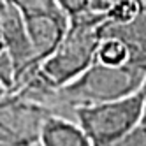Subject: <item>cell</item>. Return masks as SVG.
I'll list each match as a JSON object with an SVG mask.
<instances>
[{"label": "cell", "mask_w": 146, "mask_h": 146, "mask_svg": "<svg viewBox=\"0 0 146 146\" xmlns=\"http://www.w3.org/2000/svg\"><path fill=\"white\" fill-rule=\"evenodd\" d=\"M144 78L146 72L130 64L106 65L93 62L69 83L48 90L39 104L55 114L72 118L76 108L114 100L141 90Z\"/></svg>", "instance_id": "6da1fadb"}, {"label": "cell", "mask_w": 146, "mask_h": 146, "mask_svg": "<svg viewBox=\"0 0 146 146\" xmlns=\"http://www.w3.org/2000/svg\"><path fill=\"white\" fill-rule=\"evenodd\" d=\"M104 13L85 11L69 18V27L60 44L34 72V78L48 88H56L69 83L88 69L97 55V46L102 39Z\"/></svg>", "instance_id": "7a4b0ae2"}, {"label": "cell", "mask_w": 146, "mask_h": 146, "mask_svg": "<svg viewBox=\"0 0 146 146\" xmlns=\"http://www.w3.org/2000/svg\"><path fill=\"white\" fill-rule=\"evenodd\" d=\"M143 90L114 100L81 106L72 111V120L85 130L92 146H106L141 123Z\"/></svg>", "instance_id": "3957f363"}, {"label": "cell", "mask_w": 146, "mask_h": 146, "mask_svg": "<svg viewBox=\"0 0 146 146\" xmlns=\"http://www.w3.org/2000/svg\"><path fill=\"white\" fill-rule=\"evenodd\" d=\"M51 111L39 102L25 99L14 92L0 97V144L34 146Z\"/></svg>", "instance_id": "277c9868"}, {"label": "cell", "mask_w": 146, "mask_h": 146, "mask_svg": "<svg viewBox=\"0 0 146 146\" xmlns=\"http://www.w3.org/2000/svg\"><path fill=\"white\" fill-rule=\"evenodd\" d=\"M0 37L4 40V46L14 67V79H16L14 88H16L32 76L39 65L35 62L34 48L28 39V32L21 13L14 9L11 4H7L5 0L2 9H0Z\"/></svg>", "instance_id": "5b68a950"}, {"label": "cell", "mask_w": 146, "mask_h": 146, "mask_svg": "<svg viewBox=\"0 0 146 146\" xmlns=\"http://www.w3.org/2000/svg\"><path fill=\"white\" fill-rule=\"evenodd\" d=\"M23 19L28 32V39L34 48L35 62L37 65H40L60 44L69 27V16L64 11H56L48 14L23 16Z\"/></svg>", "instance_id": "8992f818"}, {"label": "cell", "mask_w": 146, "mask_h": 146, "mask_svg": "<svg viewBox=\"0 0 146 146\" xmlns=\"http://www.w3.org/2000/svg\"><path fill=\"white\" fill-rule=\"evenodd\" d=\"M102 37L111 35L120 39L127 46L129 60L127 64L135 65L146 72V14L139 13L132 19L123 23H102Z\"/></svg>", "instance_id": "52a82bcc"}, {"label": "cell", "mask_w": 146, "mask_h": 146, "mask_svg": "<svg viewBox=\"0 0 146 146\" xmlns=\"http://www.w3.org/2000/svg\"><path fill=\"white\" fill-rule=\"evenodd\" d=\"M39 146H92L88 135L79 125L60 114L51 113L39 132Z\"/></svg>", "instance_id": "ba28073f"}, {"label": "cell", "mask_w": 146, "mask_h": 146, "mask_svg": "<svg viewBox=\"0 0 146 146\" xmlns=\"http://www.w3.org/2000/svg\"><path fill=\"white\" fill-rule=\"evenodd\" d=\"M129 60V51L120 39L106 35L100 39V42L97 46V55H95V62L106 65H123Z\"/></svg>", "instance_id": "9c48e42d"}, {"label": "cell", "mask_w": 146, "mask_h": 146, "mask_svg": "<svg viewBox=\"0 0 146 146\" xmlns=\"http://www.w3.org/2000/svg\"><path fill=\"white\" fill-rule=\"evenodd\" d=\"M14 9H18L21 16H35V14H48L62 11L56 0H5Z\"/></svg>", "instance_id": "30bf717a"}, {"label": "cell", "mask_w": 146, "mask_h": 146, "mask_svg": "<svg viewBox=\"0 0 146 146\" xmlns=\"http://www.w3.org/2000/svg\"><path fill=\"white\" fill-rule=\"evenodd\" d=\"M106 146H146V125L139 123L130 132H127L120 139L113 141Z\"/></svg>", "instance_id": "8fae6325"}, {"label": "cell", "mask_w": 146, "mask_h": 146, "mask_svg": "<svg viewBox=\"0 0 146 146\" xmlns=\"http://www.w3.org/2000/svg\"><path fill=\"white\" fill-rule=\"evenodd\" d=\"M56 4H58V7L69 18L70 16H76V14H81V13H85V11H90L88 0H56Z\"/></svg>", "instance_id": "7c38bea8"}, {"label": "cell", "mask_w": 146, "mask_h": 146, "mask_svg": "<svg viewBox=\"0 0 146 146\" xmlns=\"http://www.w3.org/2000/svg\"><path fill=\"white\" fill-rule=\"evenodd\" d=\"M118 2L120 0H88L90 11H95V13H106Z\"/></svg>", "instance_id": "4fadbf2b"}, {"label": "cell", "mask_w": 146, "mask_h": 146, "mask_svg": "<svg viewBox=\"0 0 146 146\" xmlns=\"http://www.w3.org/2000/svg\"><path fill=\"white\" fill-rule=\"evenodd\" d=\"M143 116H141V123L146 125V78H144V83H143Z\"/></svg>", "instance_id": "5bb4252c"}, {"label": "cell", "mask_w": 146, "mask_h": 146, "mask_svg": "<svg viewBox=\"0 0 146 146\" xmlns=\"http://www.w3.org/2000/svg\"><path fill=\"white\" fill-rule=\"evenodd\" d=\"M135 4H137V11L146 14V0H135Z\"/></svg>", "instance_id": "9a60e30c"}, {"label": "cell", "mask_w": 146, "mask_h": 146, "mask_svg": "<svg viewBox=\"0 0 146 146\" xmlns=\"http://www.w3.org/2000/svg\"><path fill=\"white\" fill-rule=\"evenodd\" d=\"M4 93H7V92H5V88H4L2 85H0V97H2V95H4Z\"/></svg>", "instance_id": "2e32d148"}, {"label": "cell", "mask_w": 146, "mask_h": 146, "mask_svg": "<svg viewBox=\"0 0 146 146\" xmlns=\"http://www.w3.org/2000/svg\"><path fill=\"white\" fill-rule=\"evenodd\" d=\"M2 5H4V0H0V9H2Z\"/></svg>", "instance_id": "e0dca14e"}, {"label": "cell", "mask_w": 146, "mask_h": 146, "mask_svg": "<svg viewBox=\"0 0 146 146\" xmlns=\"http://www.w3.org/2000/svg\"><path fill=\"white\" fill-rule=\"evenodd\" d=\"M34 146H39V144H34Z\"/></svg>", "instance_id": "ac0fdd59"}, {"label": "cell", "mask_w": 146, "mask_h": 146, "mask_svg": "<svg viewBox=\"0 0 146 146\" xmlns=\"http://www.w3.org/2000/svg\"><path fill=\"white\" fill-rule=\"evenodd\" d=\"M0 146H2V144H0Z\"/></svg>", "instance_id": "d6986e66"}]
</instances>
